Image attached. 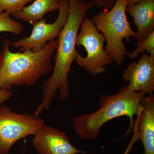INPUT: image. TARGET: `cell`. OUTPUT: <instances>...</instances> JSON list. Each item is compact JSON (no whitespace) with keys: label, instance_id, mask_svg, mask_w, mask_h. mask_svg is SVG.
Wrapping results in <instances>:
<instances>
[{"label":"cell","instance_id":"6da1fadb","mask_svg":"<svg viewBox=\"0 0 154 154\" xmlns=\"http://www.w3.org/2000/svg\"><path fill=\"white\" fill-rule=\"evenodd\" d=\"M69 11L67 20L58 36V45L54 57L55 65L52 74L43 83V99L34 113L38 116L41 112L49 108L57 90L59 99L64 101L69 99V73L74 61L79 54L76 49V40L80 25L86 14L94 6L93 1L83 2L68 0Z\"/></svg>","mask_w":154,"mask_h":154},{"label":"cell","instance_id":"7a4b0ae2","mask_svg":"<svg viewBox=\"0 0 154 154\" xmlns=\"http://www.w3.org/2000/svg\"><path fill=\"white\" fill-rule=\"evenodd\" d=\"M11 42L3 41L0 52V88L10 90L13 86L33 85L42 76L49 74L53 54L56 51L57 40H51L37 52L30 50L23 52H11Z\"/></svg>","mask_w":154,"mask_h":154},{"label":"cell","instance_id":"3957f363","mask_svg":"<svg viewBox=\"0 0 154 154\" xmlns=\"http://www.w3.org/2000/svg\"><path fill=\"white\" fill-rule=\"evenodd\" d=\"M143 92L130 91L128 85H123L118 93L100 97L99 108L94 113H85L73 117L75 132L80 138L87 140L96 139L102 126L113 119L126 116L129 119L128 131L133 127L134 116H137L145 98Z\"/></svg>","mask_w":154,"mask_h":154},{"label":"cell","instance_id":"277c9868","mask_svg":"<svg viewBox=\"0 0 154 154\" xmlns=\"http://www.w3.org/2000/svg\"><path fill=\"white\" fill-rule=\"evenodd\" d=\"M127 0H115L110 11L104 9L92 17L97 30L105 36V50L118 65L122 63L128 54L123 39L130 42L131 37H136L127 18Z\"/></svg>","mask_w":154,"mask_h":154},{"label":"cell","instance_id":"5b68a950","mask_svg":"<svg viewBox=\"0 0 154 154\" xmlns=\"http://www.w3.org/2000/svg\"><path fill=\"white\" fill-rule=\"evenodd\" d=\"M80 28L81 31L77 36L76 46L82 45L85 48L87 55L83 57L79 54L75 60L77 65L94 76L105 73V66L113 63L104 49L105 36L97 30L92 19H84Z\"/></svg>","mask_w":154,"mask_h":154},{"label":"cell","instance_id":"8992f818","mask_svg":"<svg viewBox=\"0 0 154 154\" xmlns=\"http://www.w3.org/2000/svg\"><path fill=\"white\" fill-rule=\"evenodd\" d=\"M45 120L30 113L13 112L6 105L0 106V154H9L13 145L21 139L34 135Z\"/></svg>","mask_w":154,"mask_h":154},{"label":"cell","instance_id":"52a82bcc","mask_svg":"<svg viewBox=\"0 0 154 154\" xmlns=\"http://www.w3.org/2000/svg\"><path fill=\"white\" fill-rule=\"evenodd\" d=\"M58 10L57 19L54 23L48 24L46 19L43 18L33 25L30 36L11 43L10 46L14 48H21L19 51L21 52L30 50L33 52H37L43 49L49 42L58 37L66 23L69 11L68 0L60 1Z\"/></svg>","mask_w":154,"mask_h":154},{"label":"cell","instance_id":"ba28073f","mask_svg":"<svg viewBox=\"0 0 154 154\" xmlns=\"http://www.w3.org/2000/svg\"><path fill=\"white\" fill-rule=\"evenodd\" d=\"M34 136L33 146L39 154L86 153L70 143L66 133L52 127L44 125Z\"/></svg>","mask_w":154,"mask_h":154},{"label":"cell","instance_id":"9c48e42d","mask_svg":"<svg viewBox=\"0 0 154 154\" xmlns=\"http://www.w3.org/2000/svg\"><path fill=\"white\" fill-rule=\"evenodd\" d=\"M129 83L128 88L134 92H143L149 95L154 91V56L143 54L137 62L128 65L122 75Z\"/></svg>","mask_w":154,"mask_h":154},{"label":"cell","instance_id":"30bf717a","mask_svg":"<svg viewBox=\"0 0 154 154\" xmlns=\"http://www.w3.org/2000/svg\"><path fill=\"white\" fill-rule=\"evenodd\" d=\"M144 102L133 127L142 142L144 154H154V94L145 97Z\"/></svg>","mask_w":154,"mask_h":154},{"label":"cell","instance_id":"8fae6325","mask_svg":"<svg viewBox=\"0 0 154 154\" xmlns=\"http://www.w3.org/2000/svg\"><path fill=\"white\" fill-rule=\"evenodd\" d=\"M126 11L133 18L137 28V41H143L154 30V0H142L129 5Z\"/></svg>","mask_w":154,"mask_h":154},{"label":"cell","instance_id":"7c38bea8","mask_svg":"<svg viewBox=\"0 0 154 154\" xmlns=\"http://www.w3.org/2000/svg\"><path fill=\"white\" fill-rule=\"evenodd\" d=\"M59 3L58 0H35L30 5L25 7L13 17L33 25L43 19L48 12L58 10Z\"/></svg>","mask_w":154,"mask_h":154},{"label":"cell","instance_id":"4fadbf2b","mask_svg":"<svg viewBox=\"0 0 154 154\" xmlns=\"http://www.w3.org/2000/svg\"><path fill=\"white\" fill-rule=\"evenodd\" d=\"M24 29L20 22L11 19V14L7 11L0 13V32H7L19 35Z\"/></svg>","mask_w":154,"mask_h":154},{"label":"cell","instance_id":"5bb4252c","mask_svg":"<svg viewBox=\"0 0 154 154\" xmlns=\"http://www.w3.org/2000/svg\"><path fill=\"white\" fill-rule=\"evenodd\" d=\"M136 49L131 53H128L130 59L137 58L141 53H144L145 51H147L149 55L154 56V30L143 41L137 42Z\"/></svg>","mask_w":154,"mask_h":154},{"label":"cell","instance_id":"9a60e30c","mask_svg":"<svg viewBox=\"0 0 154 154\" xmlns=\"http://www.w3.org/2000/svg\"><path fill=\"white\" fill-rule=\"evenodd\" d=\"M33 0H0V13L7 11L12 15L22 11L25 5Z\"/></svg>","mask_w":154,"mask_h":154},{"label":"cell","instance_id":"2e32d148","mask_svg":"<svg viewBox=\"0 0 154 154\" xmlns=\"http://www.w3.org/2000/svg\"><path fill=\"white\" fill-rule=\"evenodd\" d=\"M94 6L99 5L104 9L109 10L112 8L115 4V0H94Z\"/></svg>","mask_w":154,"mask_h":154},{"label":"cell","instance_id":"e0dca14e","mask_svg":"<svg viewBox=\"0 0 154 154\" xmlns=\"http://www.w3.org/2000/svg\"><path fill=\"white\" fill-rule=\"evenodd\" d=\"M12 96V92L10 90H3L0 88V106L6 101L8 100Z\"/></svg>","mask_w":154,"mask_h":154},{"label":"cell","instance_id":"ac0fdd59","mask_svg":"<svg viewBox=\"0 0 154 154\" xmlns=\"http://www.w3.org/2000/svg\"><path fill=\"white\" fill-rule=\"evenodd\" d=\"M141 1L142 0H127V3L128 5H134Z\"/></svg>","mask_w":154,"mask_h":154},{"label":"cell","instance_id":"d6986e66","mask_svg":"<svg viewBox=\"0 0 154 154\" xmlns=\"http://www.w3.org/2000/svg\"><path fill=\"white\" fill-rule=\"evenodd\" d=\"M131 146H129V147H128V148L127 149L126 152H125V153L124 154H129V153L131 151Z\"/></svg>","mask_w":154,"mask_h":154},{"label":"cell","instance_id":"ffe728a7","mask_svg":"<svg viewBox=\"0 0 154 154\" xmlns=\"http://www.w3.org/2000/svg\"><path fill=\"white\" fill-rule=\"evenodd\" d=\"M58 1L59 2H60V1H61V0H58ZM78 1H79L80 2H83V1H84V0H78Z\"/></svg>","mask_w":154,"mask_h":154}]
</instances>
